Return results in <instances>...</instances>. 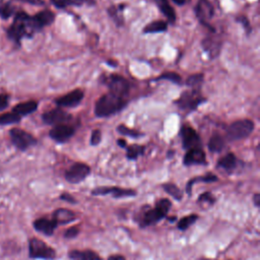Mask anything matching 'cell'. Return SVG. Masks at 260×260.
Instances as JSON below:
<instances>
[{
    "label": "cell",
    "instance_id": "cell-1",
    "mask_svg": "<svg viewBox=\"0 0 260 260\" xmlns=\"http://www.w3.org/2000/svg\"><path fill=\"white\" fill-rule=\"evenodd\" d=\"M127 105L125 98L108 93L102 96L95 105V115L99 118H107L122 111Z\"/></svg>",
    "mask_w": 260,
    "mask_h": 260
},
{
    "label": "cell",
    "instance_id": "cell-2",
    "mask_svg": "<svg viewBox=\"0 0 260 260\" xmlns=\"http://www.w3.org/2000/svg\"><path fill=\"white\" fill-rule=\"evenodd\" d=\"M36 33L33 29L31 17L25 12H20L15 16L13 25L8 30L9 38L16 44L20 45L23 38L32 37Z\"/></svg>",
    "mask_w": 260,
    "mask_h": 260
},
{
    "label": "cell",
    "instance_id": "cell-3",
    "mask_svg": "<svg viewBox=\"0 0 260 260\" xmlns=\"http://www.w3.org/2000/svg\"><path fill=\"white\" fill-rule=\"evenodd\" d=\"M29 257L31 259L53 260L56 258V251L43 240L33 237L29 240Z\"/></svg>",
    "mask_w": 260,
    "mask_h": 260
},
{
    "label": "cell",
    "instance_id": "cell-4",
    "mask_svg": "<svg viewBox=\"0 0 260 260\" xmlns=\"http://www.w3.org/2000/svg\"><path fill=\"white\" fill-rule=\"evenodd\" d=\"M254 130V122L249 119L237 120L227 128V139L230 142L241 141L248 138Z\"/></svg>",
    "mask_w": 260,
    "mask_h": 260
},
{
    "label": "cell",
    "instance_id": "cell-5",
    "mask_svg": "<svg viewBox=\"0 0 260 260\" xmlns=\"http://www.w3.org/2000/svg\"><path fill=\"white\" fill-rule=\"evenodd\" d=\"M101 80L108 86L110 93L125 98L130 90V84L126 78L118 74H110L103 76Z\"/></svg>",
    "mask_w": 260,
    "mask_h": 260
},
{
    "label": "cell",
    "instance_id": "cell-6",
    "mask_svg": "<svg viewBox=\"0 0 260 260\" xmlns=\"http://www.w3.org/2000/svg\"><path fill=\"white\" fill-rule=\"evenodd\" d=\"M11 140L13 145L22 152L27 151L28 149L37 145L38 141L29 133L25 132L20 128H13L10 132Z\"/></svg>",
    "mask_w": 260,
    "mask_h": 260
},
{
    "label": "cell",
    "instance_id": "cell-7",
    "mask_svg": "<svg viewBox=\"0 0 260 260\" xmlns=\"http://www.w3.org/2000/svg\"><path fill=\"white\" fill-rule=\"evenodd\" d=\"M205 99L200 96L197 91H188L184 92L181 97L176 101V104L182 111H194L196 110L202 103H204Z\"/></svg>",
    "mask_w": 260,
    "mask_h": 260
},
{
    "label": "cell",
    "instance_id": "cell-8",
    "mask_svg": "<svg viewBox=\"0 0 260 260\" xmlns=\"http://www.w3.org/2000/svg\"><path fill=\"white\" fill-rule=\"evenodd\" d=\"M91 174V168L83 163L73 164L65 172V180L71 184H77L83 181Z\"/></svg>",
    "mask_w": 260,
    "mask_h": 260
},
{
    "label": "cell",
    "instance_id": "cell-9",
    "mask_svg": "<svg viewBox=\"0 0 260 260\" xmlns=\"http://www.w3.org/2000/svg\"><path fill=\"white\" fill-rule=\"evenodd\" d=\"M180 136L185 150H191L195 148H201V140L198 134L189 125H183L180 130Z\"/></svg>",
    "mask_w": 260,
    "mask_h": 260
},
{
    "label": "cell",
    "instance_id": "cell-10",
    "mask_svg": "<svg viewBox=\"0 0 260 260\" xmlns=\"http://www.w3.org/2000/svg\"><path fill=\"white\" fill-rule=\"evenodd\" d=\"M195 15L198 19V21L205 27H208L210 30L214 31L210 27V21L213 18L214 10L212 5L208 2V0H199L195 7Z\"/></svg>",
    "mask_w": 260,
    "mask_h": 260
},
{
    "label": "cell",
    "instance_id": "cell-11",
    "mask_svg": "<svg viewBox=\"0 0 260 260\" xmlns=\"http://www.w3.org/2000/svg\"><path fill=\"white\" fill-rule=\"evenodd\" d=\"M93 195L104 196L107 194H112L115 198H124V197H134L137 195V191L133 189H125L117 186H102L97 187L92 191Z\"/></svg>",
    "mask_w": 260,
    "mask_h": 260
},
{
    "label": "cell",
    "instance_id": "cell-12",
    "mask_svg": "<svg viewBox=\"0 0 260 260\" xmlns=\"http://www.w3.org/2000/svg\"><path fill=\"white\" fill-rule=\"evenodd\" d=\"M42 119L45 124L56 126L69 122L72 119V116L61 108H57L44 113L42 115Z\"/></svg>",
    "mask_w": 260,
    "mask_h": 260
},
{
    "label": "cell",
    "instance_id": "cell-13",
    "mask_svg": "<svg viewBox=\"0 0 260 260\" xmlns=\"http://www.w3.org/2000/svg\"><path fill=\"white\" fill-rule=\"evenodd\" d=\"M75 130L73 127L66 125V124H60L54 126L49 133V137L58 144H63L67 142L70 138L73 137Z\"/></svg>",
    "mask_w": 260,
    "mask_h": 260
},
{
    "label": "cell",
    "instance_id": "cell-14",
    "mask_svg": "<svg viewBox=\"0 0 260 260\" xmlns=\"http://www.w3.org/2000/svg\"><path fill=\"white\" fill-rule=\"evenodd\" d=\"M83 92L81 90H74L65 96L55 100V104L60 108H74L78 106L83 99Z\"/></svg>",
    "mask_w": 260,
    "mask_h": 260
},
{
    "label": "cell",
    "instance_id": "cell-15",
    "mask_svg": "<svg viewBox=\"0 0 260 260\" xmlns=\"http://www.w3.org/2000/svg\"><path fill=\"white\" fill-rule=\"evenodd\" d=\"M54 20H55V15L49 10L42 11L37 15H35L34 17H31L32 26L35 32H39L43 28L50 26L51 24L54 23Z\"/></svg>",
    "mask_w": 260,
    "mask_h": 260
},
{
    "label": "cell",
    "instance_id": "cell-16",
    "mask_svg": "<svg viewBox=\"0 0 260 260\" xmlns=\"http://www.w3.org/2000/svg\"><path fill=\"white\" fill-rule=\"evenodd\" d=\"M183 163L185 166L193 165H206L205 153L201 148H195L188 150L184 156Z\"/></svg>",
    "mask_w": 260,
    "mask_h": 260
},
{
    "label": "cell",
    "instance_id": "cell-17",
    "mask_svg": "<svg viewBox=\"0 0 260 260\" xmlns=\"http://www.w3.org/2000/svg\"><path fill=\"white\" fill-rule=\"evenodd\" d=\"M33 227L37 232L50 237L54 234V232L58 226L53 219L49 220L47 218H40V219H37L34 221Z\"/></svg>",
    "mask_w": 260,
    "mask_h": 260
},
{
    "label": "cell",
    "instance_id": "cell-18",
    "mask_svg": "<svg viewBox=\"0 0 260 260\" xmlns=\"http://www.w3.org/2000/svg\"><path fill=\"white\" fill-rule=\"evenodd\" d=\"M202 48L208 54L209 58H215L219 56L222 48V43L219 37L208 36L202 41Z\"/></svg>",
    "mask_w": 260,
    "mask_h": 260
},
{
    "label": "cell",
    "instance_id": "cell-19",
    "mask_svg": "<svg viewBox=\"0 0 260 260\" xmlns=\"http://www.w3.org/2000/svg\"><path fill=\"white\" fill-rule=\"evenodd\" d=\"M164 218H166V216L157 207H155L154 209H149L143 213V215L140 220V225L143 228L149 227V226L157 224Z\"/></svg>",
    "mask_w": 260,
    "mask_h": 260
},
{
    "label": "cell",
    "instance_id": "cell-20",
    "mask_svg": "<svg viewBox=\"0 0 260 260\" xmlns=\"http://www.w3.org/2000/svg\"><path fill=\"white\" fill-rule=\"evenodd\" d=\"M75 218H76V215L73 211H71L67 208H58L53 212L52 219L55 221L57 226H59V225L69 224V223L73 222L75 220Z\"/></svg>",
    "mask_w": 260,
    "mask_h": 260
},
{
    "label": "cell",
    "instance_id": "cell-21",
    "mask_svg": "<svg viewBox=\"0 0 260 260\" xmlns=\"http://www.w3.org/2000/svg\"><path fill=\"white\" fill-rule=\"evenodd\" d=\"M37 108H38V103L36 101H28L15 106V108L13 109V112L19 115L20 117H22V116H27L29 114L34 113L37 110Z\"/></svg>",
    "mask_w": 260,
    "mask_h": 260
},
{
    "label": "cell",
    "instance_id": "cell-22",
    "mask_svg": "<svg viewBox=\"0 0 260 260\" xmlns=\"http://www.w3.org/2000/svg\"><path fill=\"white\" fill-rule=\"evenodd\" d=\"M71 260H102V258L92 250H72L68 253Z\"/></svg>",
    "mask_w": 260,
    "mask_h": 260
},
{
    "label": "cell",
    "instance_id": "cell-23",
    "mask_svg": "<svg viewBox=\"0 0 260 260\" xmlns=\"http://www.w3.org/2000/svg\"><path fill=\"white\" fill-rule=\"evenodd\" d=\"M154 2L157 4L158 8L160 9L161 13L171 22L174 23L176 21V14L174 9L170 6L168 0H154Z\"/></svg>",
    "mask_w": 260,
    "mask_h": 260
},
{
    "label": "cell",
    "instance_id": "cell-24",
    "mask_svg": "<svg viewBox=\"0 0 260 260\" xmlns=\"http://www.w3.org/2000/svg\"><path fill=\"white\" fill-rule=\"evenodd\" d=\"M236 166H237V158L232 153L226 155L218 162V167L221 169H224L227 172L233 171L236 168Z\"/></svg>",
    "mask_w": 260,
    "mask_h": 260
},
{
    "label": "cell",
    "instance_id": "cell-25",
    "mask_svg": "<svg viewBox=\"0 0 260 260\" xmlns=\"http://www.w3.org/2000/svg\"><path fill=\"white\" fill-rule=\"evenodd\" d=\"M168 29V24L164 21H155L147 25L144 29L145 34H158L166 32Z\"/></svg>",
    "mask_w": 260,
    "mask_h": 260
},
{
    "label": "cell",
    "instance_id": "cell-26",
    "mask_svg": "<svg viewBox=\"0 0 260 260\" xmlns=\"http://www.w3.org/2000/svg\"><path fill=\"white\" fill-rule=\"evenodd\" d=\"M219 179L218 177L214 175V174H207L205 176H199V177H195L193 179H191L187 184H186V191H187V194L190 196L191 195V192H192V186L193 184L195 183H198V182H204V183H211V182H216Z\"/></svg>",
    "mask_w": 260,
    "mask_h": 260
},
{
    "label": "cell",
    "instance_id": "cell-27",
    "mask_svg": "<svg viewBox=\"0 0 260 260\" xmlns=\"http://www.w3.org/2000/svg\"><path fill=\"white\" fill-rule=\"evenodd\" d=\"M207 147L211 153H221L225 148V140L222 136L214 134L210 138Z\"/></svg>",
    "mask_w": 260,
    "mask_h": 260
},
{
    "label": "cell",
    "instance_id": "cell-28",
    "mask_svg": "<svg viewBox=\"0 0 260 260\" xmlns=\"http://www.w3.org/2000/svg\"><path fill=\"white\" fill-rule=\"evenodd\" d=\"M15 14V7L11 0H0V18L9 20Z\"/></svg>",
    "mask_w": 260,
    "mask_h": 260
},
{
    "label": "cell",
    "instance_id": "cell-29",
    "mask_svg": "<svg viewBox=\"0 0 260 260\" xmlns=\"http://www.w3.org/2000/svg\"><path fill=\"white\" fill-rule=\"evenodd\" d=\"M51 3L57 9L62 10L68 7H81L90 2L89 0H51Z\"/></svg>",
    "mask_w": 260,
    "mask_h": 260
},
{
    "label": "cell",
    "instance_id": "cell-30",
    "mask_svg": "<svg viewBox=\"0 0 260 260\" xmlns=\"http://www.w3.org/2000/svg\"><path fill=\"white\" fill-rule=\"evenodd\" d=\"M203 79L204 76L201 73H196V74H192L190 75L187 80H186V85L189 86L192 91H197L200 92L202 83H203Z\"/></svg>",
    "mask_w": 260,
    "mask_h": 260
},
{
    "label": "cell",
    "instance_id": "cell-31",
    "mask_svg": "<svg viewBox=\"0 0 260 260\" xmlns=\"http://www.w3.org/2000/svg\"><path fill=\"white\" fill-rule=\"evenodd\" d=\"M145 153V147L140 145H133L127 148L126 157L128 160H137L139 157L143 156Z\"/></svg>",
    "mask_w": 260,
    "mask_h": 260
},
{
    "label": "cell",
    "instance_id": "cell-32",
    "mask_svg": "<svg viewBox=\"0 0 260 260\" xmlns=\"http://www.w3.org/2000/svg\"><path fill=\"white\" fill-rule=\"evenodd\" d=\"M163 189L168 193L170 194L173 198H175L176 200H182L183 198V193L182 191L173 183H166L164 184L163 186Z\"/></svg>",
    "mask_w": 260,
    "mask_h": 260
},
{
    "label": "cell",
    "instance_id": "cell-33",
    "mask_svg": "<svg viewBox=\"0 0 260 260\" xmlns=\"http://www.w3.org/2000/svg\"><path fill=\"white\" fill-rule=\"evenodd\" d=\"M117 132H118L120 135H122V136H125V137H128V138H132V139H139V138H141V137L144 136L143 134L137 132V130L130 129V128H128L127 126L122 125V124L117 127Z\"/></svg>",
    "mask_w": 260,
    "mask_h": 260
},
{
    "label": "cell",
    "instance_id": "cell-34",
    "mask_svg": "<svg viewBox=\"0 0 260 260\" xmlns=\"http://www.w3.org/2000/svg\"><path fill=\"white\" fill-rule=\"evenodd\" d=\"M154 80H156V81H158V80H169V81H171L175 84H181L182 83L181 75L176 73V72H165Z\"/></svg>",
    "mask_w": 260,
    "mask_h": 260
},
{
    "label": "cell",
    "instance_id": "cell-35",
    "mask_svg": "<svg viewBox=\"0 0 260 260\" xmlns=\"http://www.w3.org/2000/svg\"><path fill=\"white\" fill-rule=\"evenodd\" d=\"M22 117L17 115L16 113H5L0 115V125H7V124H15L21 121Z\"/></svg>",
    "mask_w": 260,
    "mask_h": 260
},
{
    "label": "cell",
    "instance_id": "cell-36",
    "mask_svg": "<svg viewBox=\"0 0 260 260\" xmlns=\"http://www.w3.org/2000/svg\"><path fill=\"white\" fill-rule=\"evenodd\" d=\"M198 219V215L197 214H190V215H187V216H184L182 218L179 223H178V229L180 231H185L187 230L190 226H192Z\"/></svg>",
    "mask_w": 260,
    "mask_h": 260
},
{
    "label": "cell",
    "instance_id": "cell-37",
    "mask_svg": "<svg viewBox=\"0 0 260 260\" xmlns=\"http://www.w3.org/2000/svg\"><path fill=\"white\" fill-rule=\"evenodd\" d=\"M124 7L123 6H120L118 9L115 8L114 6L111 7L109 10H108V14L109 16L113 19V21L117 24V26H121L123 24V21H122V18L119 17V13L120 11L123 9Z\"/></svg>",
    "mask_w": 260,
    "mask_h": 260
},
{
    "label": "cell",
    "instance_id": "cell-38",
    "mask_svg": "<svg viewBox=\"0 0 260 260\" xmlns=\"http://www.w3.org/2000/svg\"><path fill=\"white\" fill-rule=\"evenodd\" d=\"M102 141V133L101 130L99 129H95L94 132L92 133L91 135V141H90V144L91 146L95 147V146H98Z\"/></svg>",
    "mask_w": 260,
    "mask_h": 260
},
{
    "label": "cell",
    "instance_id": "cell-39",
    "mask_svg": "<svg viewBox=\"0 0 260 260\" xmlns=\"http://www.w3.org/2000/svg\"><path fill=\"white\" fill-rule=\"evenodd\" d=\"M236 21H237L238 23H240V24L244 27V29L246 30L247 34H250V33H251V31H252L251 25H250V23H249V21H248V19H247L246 17H244V16L238 17V18L236 19Z\"/></svg>",
    "mask_w": 260,
    "mask_h": 260
},
{
    "label": "cell",
    "instance_id": "cell-40",
    "mask_svg": "<svg viewBox=\"0 0 260 260\" xmlns=\"http://www.w3.org/2000/svg\"><path fill=\"white\" fill-rule=\"evenodd\" d=\"M79 234V229L77 227H70L64 232V238L73 239Z\"/></svg>",
    "mask_w": 260,
    "mask_h": 260
},
{
    "label": "cell",
    "instance_id": "cell-41",
    "mask_svg": "<svg viewBox=\"0 0 260 260\" xmlns=\"http://www.w3.org/2000/svg\"><path fill=\"white\" fill-rule=\"evenodd\" d=\"M214 200H215V198H214V197L212 196V194L209 193V192H205V193L201 194V195L199 196V198H198V201H199V202L203 201V202H208L209 204H213Z\"/></svg>",
    "mask_w": 260,
    "mask_h": 260
},
{
    "label": "cell",
    "instance_id": "cell-42",
    "mask_svg": "<svg viewBox=\"0 0 260 260\" xmlns=\"http://www.w3.org/2000/svg\"><path fill=\"white\" fill-rule=\"evenodd\" d=\"M9 101H10V96L6 94L0 95V111L5 110L9 106Z\"/></svg>",
    "mask_w": 260,
    "mask_h": 260
},
{
    "label": "cell",
    "instance_id": "cell-43",
    "mask_svg": "<svg viewBox=\"0 0 260 260\" xmlns=\"http://www.w3.org/2000/svg\"><path fill=\"white\" fill-rule=\"evenodd\" d=\"M60 199L65 200V201L70 202V203H76V200L74 199V197H72V196H71L70 194H68V193H62V194L60 195Z\"/></svg>",
    "mask_w": 260,
    "mask_h": 260
},
{
    "label": "cell",
    "instance_id": "cell-44",
    "mask_svg": "<svg viewBox=\"0 0 260 260\" xmlns=\"http://www.w3.org/2000/svg\"><path fill=\"white\" fill-rule=\"evenodd\" d=\"M21 2L32 5V6H38V7H42L45 5L43 0H21Z\"/></svg>",
    "mask_w": 260,
    "mask_h": 260
},
{
    "label": "cell",
    "instance_id": "cell-45",
    "mask_svg": "<svg viewBox=\"0 0 260 260\" xmlns=\"http://www.w3.org/2000/svg\"><path fill=\"white\" fill-rule=\"evenodd\" d=\"M108 260H125V258L120 255H112L108 258Z\"/></svg>",
    "mask_w": 260,
    "mask_h": 260
},
{
    "label": "cell",
    "instance_id": "cell-46",
    "mask_svg": "<svg viewBox=\"0 0 260 260\" xmlns=\"http://www.w3.org/2000/svg\"><path fill=\"white\" fill-rule=\"evenodd\" d=\"M253 200H254V203L256 206H259V203H260V195L258 193H256L253 197Z\"/></svg>",
    "mask_w": 260,
    "mask_h": 260
},
{
    "label": "cell",
    "instance_id": "cell-47",
    "mask_svg": "<svg viewBox=\"0 0 260 260\" xmlns=\"http://www.w3.org/2000/svg\"><path fill=\"white\" fill-rule=\"evenodd\" d=\"M172 2L176 5H178V6H184L185 3H186V0H172Z\"/></svg>",
    "mask_w": 260,
    "mask_h": 260
},
{
    "label": "cell",
    "instance_id": "cell-48",
    "mask_svg": "<svg viewBox=\"0 0 260 260\" xmlns=\"http://www.w3.org/2000/svg\"><path fill=\"white\" fill-rule=\"evenodd\" d=\"M117 144L120 148H126V142L124 140H118Z\"/></svg>",
    "mask_w": 260,
    "mask_h": 260
},
{
    "label": "cell",
    "instance_id": "cell-49",
    "mask_svg": "<svg viewBox=\"0 0 260 260\" xmlns=\"http://www.w3.org/2000/svg\"><path fill=\"white\" fill-rule=\"evenodd\" d=\"M201 260H209V259H201Z\"/></svg>",
    "mask_w": 260,
    "mask_h": 260
}]
</instances>
